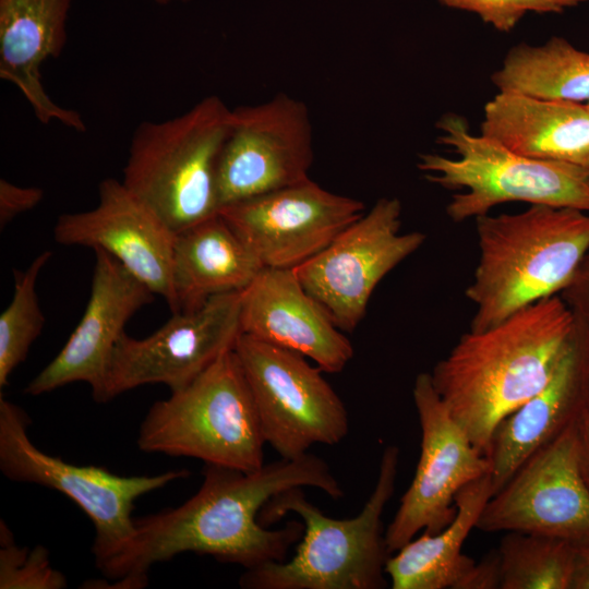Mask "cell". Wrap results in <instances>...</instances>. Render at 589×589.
Instances as JSON below:
<instances>
[{"label":"cell","mask_w":589,"mask_h":589,"mask_svg":"<svg viewBox=\"0 0 589 589\" xmlns=\"http://www.w3.org/2000/svg\"><path fill=\"white\" fill-rule=\"evenodd\" d=\"M412 397L421 428L420 457L413 479L385 531L390 554L420 531L443 530L456 515L457 493L491 472L488 456L453 418L430 373L417 375Z\"/></svg>","instance_id":"8fae6325"},{"label":"cell","mask_w":589,"mask_h":589,"mask_svg":"<svg viewBox=\"0 0 589 589\" xmlns=\"http://www.w3.org/2000/svg\"><path fill=\"white\" fill-rule=\"evenodd\" d=\"M585 414L589 421V374H588V385H587V400H586V409Z\"/></svg>","instance_id":"836d02e7"},{"label":"cell","mask_w":589,"mask_h":589,"mask_svg":"<svg viewBox=\"0 0 589 589\" xmlns=\"http://www.w3.org/2000/svg\"><path fill=\"white\" fill-rule=\"evenodd\" d=\"M500 589H572L577 545L558 538L505 532L496 549Z\"/></svg>","instance_id":"d4e9b609"},{"label":"cell","mask_w":589,"mask_h":589,"mask_svg":"<svg viewBox=\"0 0 589 589\" xmlns=\"http://www.w3.org/2000/svg\"><path fill=\"white\" fill-rule=\"evenodd\" d=\"M241 333L341 372L353 347L293 268H263L241 294Z\"/></svg>","instance_id":"ac0fdd59"},{"label":"cell","mask_w":589,"mask_h":589,"mask_svg":"<svg viewBox=\"0 0 589 589\" xmlns=\"http://www.w3.org/2000/svg\"><path fill=\"white\" fill-rule=\"evenodd\" d=\"M399 448L382 453L375 486L361 512L352 518L326 516L308 501L302 486L280 492L259 514L268 527L292 513L303 533L291 558L245 569L239 579L245 589H381L386 587L390 556L382 516L394 494Z\"/></svg>","instance_id":"277c9868"},{"label":"cell","mask_w":589,"mask_h":589,"mask_svg":"<svg viewBox=\"0 0 589 589\" xmlns=\"http://www.w3.org/2000/svg\"><path fill=\"white\" fill-rule=\"evenodd\" d=\"M401 211L397 197L378 199L324 250L293 268L342 332L357 327L380 281L426 239L420 231H400Z\"/></svg>","instance_id":"30bf717a"},{"label":"cell","mask_w":589,"mask_h":589,"mask_svg":"<svg viewBox=\"0 0 589 589\" xmlns=\"http://www.w3.org/2000/svg\"><path fill=\"white\" fill-rule=\"evenodd\" d=\"M230 119L231 109L212 95L135 129L121 181L176 233L218 214L217 167Z\"/></svg>","instance_id":"5b68a950"},{"label":"cell","mask_w":589,"mask_h":589,"mask_svg":"<svg viewBox=\"0 0 589 589\" xmlns=\"http://www.w3.org/2000/svg\"><path fill=\"white\" fill-rule=\"evenodd\" d=\"M493 495L491 472L465 485L455 497L456 515L440 532L423 533L389 556L385 572L393 589H500L497 551L479 563L462 545Z\"/></svg>","instance_id":"ffe728a7"},{"label":"cell","mask_w":589,"mask_h":589,"mask_svg":"<svg viewBox=\"0 0 589 589\" xmlns=\"http://www.w3.org/2000/svg\"><path fill=\"white\" fill-rule=\"evenodd\" d=\"M312 127L305 104L280 93L231 109L217 167L219 209L310 179Z\"/></svg>","instance_id":"4fadbf2b"},{"label":"cell","mask_w":589,"mask_h":589,"mask_svg":"<svg viewBox=\"0 0 589 589\" xmlns=\"http://www.w3.org/2000/svg\"><path fill=\"white\" fill-rule=\"evenodd\" d=\"M574 325L562 297H548L464 334L434 365V388L481 453L498 423L548 383Z\"/></svg>","instance_id":"7a4b0ae2"},{"label":"cell","mask_w":589,"mask_h":589,"mask_svg":"<svg viewBox=\"0 0 589 589\" xmlns=\"http://www.w3.org/2000/svg\"><path fill=\"white\" fill-rule=\"evenodd\" d=\"M264 267L216 214L176 233L171 313L190 312L211 298L244 290Z\"/></svg>","instance_id":"603a6c76"},{"label":"cell","mask_w":589,"mask_h":589,"mask_svg":"<svg viewBox=\"0 0 589 589\" xmlns=\"http://www.w3.org/2000/svg\"><path fill=\"white\" fill-rule=\"evenodd\" d=\"M364 213V204L311 179L223 206L218 214L264 268H294Z\"/></svg>","instance_id":"9a60e30c"},{"label":"cell","mask_w":589,"mask_h":589,"mask_svg":"<svg viewBox=\"0 0 589 589\" xmlns=\"http://www.w3.org/2000/svg\"><path fill=\"white\" fill-rule=\"evenodd\" d=\"M136 444L145 453L192 457L243 472L262 468L266 442L235 349L153 404Z\"/></svg>","instance_id":"52a82bcc"},{"label":"cell","mask_w":589,"mask_h":589,"mask_svg":"<svg viewBox=\"0 0 589 589\" xmlns=\"http://www.w3.org/2000/svg\"><path fill=\"white\" fill-rule=\"evenodd\" d=\"M235 352L249 384L265 442L283 458L315 444L337 445L348 411L323 370L304 356L241 334Z\"/></svg>","instance_id":"9c48e42d"},{"label":"cell","mask_w":589,"mask_h":589,"mask_svg":"<svg viewBox=\"0 0 589 589\" xmlns=\"http://www.w3.org/2000/svg\"><path fill=\"white\" fill-rule=\"evenodd\" d=\"M44 197L37 187H21L7 179L0 180V227H5L19 215L36 207Z\"/></svg>","instance_id":"f1b7e54d"},{"label":"cell","mask_w":589,"mask_h":589,"mask_svg":"<svg viewBox=\"0 0 589 589\" xmlns=\"http://www.w3.org/2000/svg\"><path fill=\"white\" fill-rule=\"evenodd\" d=\"M586 105H587V107L589 109V104H586ZM584 169L586 170L587 175L589 176V160H588V163H587V165L585 166Z\"/></svg>","instance_id":"e575fe53"},{"label":"cell","mask_w":589,"mask_h":589,"mask_svg":"<svg viewBox=\"0 0 589 589\" xmlns=\"http://www.w3.org/2000/svg\"><path fill=\"white\" fill-rule=\"evenodd\" d=\"M147 1H152V2H155L157 4H171V3H176V2H184V1H188V0H147Z\"/></svg>","instance_id":"d6a6232c"},{"label":"cell","mask_w":589,"mask_h":589,"mask_svg":"<svg viewBox=\"0 0 589 589\" xmlns=\"http://www.w3.org/2000/svg\"><path fill=\"white\" fill-rule=\"evenodd\" d=\"M53 237L107 252L171 306L176 232L122 181L104 179L96 206L59 216Z\"/></svg>","instance_id":"e0dca14e"},{"label":"cell","mask_w":589,"mask_h":589,"mask_svg":"<svg viewBox=\"0 0 589 589\" xmlns=\"http://www.w3.org/2000/svg\"><path fill=\"white\" fill-rule=\"evenodd\" d=\"M91 293L83 316L59 353L25 387L32 396L84 382L107 402L110 360L129 320L156 296L107 252L95 249Z\"/></svg>","instance_id":"2e32d148"},{"label":"cell","mask_w":589,"mask_h":589,"mask_svg":"<svg viewBox=\"0 0 589 589\" xmlns=\"http://www.w3.org/2000/svg\"><path fill=\"white\" fill-rule=\"evenodd\" d=\"M498 92L589 104V52L562 37L510 48L491 76Z\"/></svg>","instance_id":"cb8c5ba5"},{"label":"cell","mask_w":589,"mask_h":589,"mask_svg":"<svg viewBox=\"0 0 589 589\" xmlns=\"http://www.w3.org/2000/svg\"><path fill=\"white\" fill-rule=\"evenodd\" d=\"M241 294L221 293L196 310L173 313L144 338L124 333L110 360L108 401L147 384H164L171 392L181 389L233 350L242 334Z\"/></svg>","instance_id":"5bb4252c"},{"label":"cell","mask_w":589,"mask_h":589,"mask_svg":"<svg viewBox=\"0 0 589 589\" xmlns=\"http://www.w3.org/2000/svg\"><path fill=\"white\" fill-rule=\"evenodd\" d=\"M579 462L580 471L589 489V421L582 413L579 420Z\"/></svg>","instance_id":"4dcf8cb0"},{"label":"cell","mask_w":589,"mask_h":589,"mask_svg":"<svg viewBox=\"0 0 589 589\" xmlns=\"http://www.w3.org/2000/svg\"><path fill=\"white\" fill-rule=\"evenodd\" d=\"M197 492L175 508L134 518V533L116 557L98 570L111 588L139 589L157 563L193 552L245 569L287 560L300 541L302 521L269 529L259 520L275 495L297 486L315 488L338 500L344 490L328 464L312 454L264 464L252 472L205 464Z\"/></svg>","instance_id":"6da1fadb"},{"label":"cell","mask_w":589,"mask_h":589,"mask_svg":"<svg viewBox=\"0 0 589 589\" xmlns=\"http://www.w3.org/2000/svg\"><path fill=\"white\" fill-rule=\"evenodd\" d=\"M481 134L534 159L582 168L589 160L586 104L498 92L484 105Z\"/></svg>","instance_id":"7402d4cb"},{"label":"cell","mask_w":589,"mask_h":589,"mask_svg":"<svg viewBox=\"0 0 589 589\" xmlns=\"http://www.w3.org/2000/svg\"><path fill=\"white\" fill-rule=\"evenodd\" d=\"M71 5L72 0H0V77L22 93L41 123L84 132L81 115L56 104L41 80L43 65L65 48Z\"/></svg>","instance_id":"44dd1931"},{"label":"cell","mask_w":589,"mask_h":589,"mask_svg":"<svg viewBox=\"0 0 589 589\" xmlns=\"http://www.w3.org/2000/svg\"><path fill=\"white\" fill-rule=\"evenodd\" d=\"M572 589H589V542L577 546V563Z\"/></svg>","instance_id":"1f68e13d"},{"label":"cell","mask_w":589,"mask_h":589,"mask_svg":"<svg viewBox=\"0 0 589 589\" xmlns=\"http://www.w3.org/2000/svg\"><path fill=\"white\" fill-rule=\"evenodd\" d=\"M479 260L465 294L473 332L560 294L589 250V212L532 204L515 214L476 219Z\"/></svg>","instance_id":"3957f363"},{"label":"cell","mask_w":589,"mask_h":589,"mask_svg":"<svg viewBox=\"0 0 589 589\" xmlns=\"http://www.w3.org/2000/svg\"><path fill=\"white\" fill-rule=\"evenodd\" d=\"M589 374V327L575 318L574 328L543 388L502 420L486 456L493 494L537 449L555 438L586 409Z\"/></svg>","instance_id":"d6986e66"},{"label":"cell","mask_w":589,"mask_h":589,"mask_svg":"<svg viewBox=\"0 0 589 589\" xmlns=\"http://www.w3.org/2000/svg\"><path fill=\"white\" fill-rule=\"evenodd\" d=\"M31 420L0 397V470L11 481L35 483L72 500L95 527L92 545L97 569L120 554L134 533L132 510L142 495L190 476L175 469L154 476L124 477L93 465H74L40 450L29 438Z\"/></svg>","instance_id":"ba28073f"},{"label":"cell","mask_w":589,"mask_h":589,"mask_svg":"<svg viewBox=\"0 0 589 589\" xmlns=\"http://www.w3.org/2000/svg\"><path fill=\"white\" fill-rule=\"evenodd\" d=\"M581 418V417H580ZM529 456L486 502L476 529L589 542V489L579 462V420Z\"/></svg>","instance_id":"7c38bea8"},{"label":"cell","mask_w":589,"mask_h":589,"mask_svg":"<svg viewBox=\"0 0 589 589\" xmlns=\"http://www.w3.org/2000/svg\"><path fill=\"white\" fill-rule=\"evenodd\" d=\"M51 257L50 251L37 255L25 271L14 269V291L0 315V387H5L12 372L21 364L40 335L45 316L36 283Z\"/></svg>","instance_id":"484cf974"},{"label":"cell","mask_w":589,"mask_h":589,"mask_svg":"<svg viewBox=\"0 0 589 589\" xmlns=\"http://www.w3.org/2000/svg\"><path fill=\"white\" fill-rule=\"evenodd\" d=\"M588 0H438L447 8L476 13L498 32H510L528 12L563 13Z\"/></svg>","instance_id":"83f0119b"},{"label":"cell","mask_w":589,"mask_h":589,"mask_svg":"<svg viewBox=\"0 0 589 589\" xmlns=\"http://www.w3.org/2000/svg\"><path fill=\"white\" fill-rule=\"evenodd\" d=\"M436 128L438 143L456 157L423 153L417 167L429 182L462 190L446 206L453 221L476 219L508 202L589 212V176L581 166L517 154L481 133L473 134L467 120L456 113L444 115Z\"/></svg>","instance_id":"8992f818"},{"label":"cell","mask_w":589,"mask_h":589,"mask_svg":"<svg viewBox=\"0 0 589 589\" xmlns=\"http://www.w3.org/2000/svg\"><path fill=\"white\" fill-rule=\"evenodd\" d=\"M560 296L574 317L589 327V250Z\"/></svg>","instance_id":"f546056e"},{"label":"cell","mask_w":589,"mask_h":589,"mask_svg":"<svg viewBox=\"0 0 589 589\" xmlns=\"http://www.w3.org/2000/svg\"><path fill=\"white\" fill-rule=\"evenodd\" d=\"M0 589H62L65 576L55 569L49 552L41 545L19 548L13 536L1 521Z\"/></svg>","instance_id":"4316f807"}]
</instances>
